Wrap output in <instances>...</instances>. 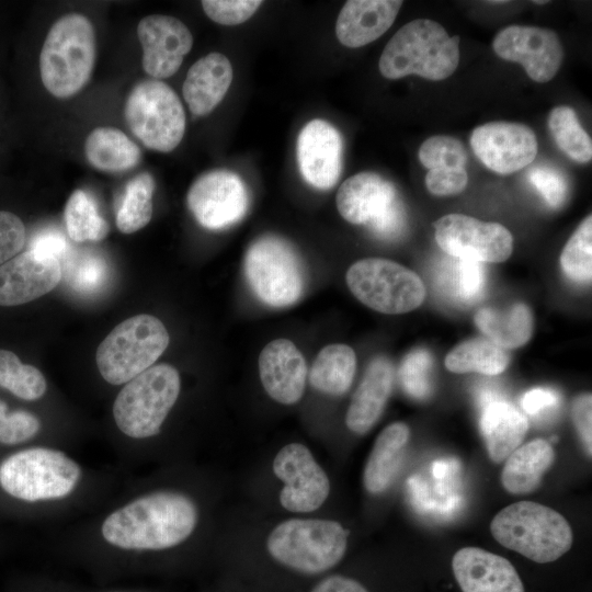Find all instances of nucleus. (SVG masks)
I'll use <instances>...</instances> for the list:
<instances>
[{"instance_id": "29", "label": "nucleus", "mask_w": 592, "mask_h": 592, "mask_svg": "<svg viewBox=\"0 0 592 592\" xmlns=\"http://www.w3.org/2000/svg\"><path fill=\"white\" fill-rule=\"evenodd\" d=\"M84 155L93 168L110 173L130 170L141 159L140 148L115 127L94 128L84 141Z\"/></svg>"}, {"instance_id": "42", "label": "nucleus", "mask_w": 592, "mask_h": 592, "mask_svg": "<svg viewBox=\"0 0 592 592\" xmlns=\"http://www.w3.org/2000/svg\"><path fill=\"white\" fill-rule=\"evenodd\" d=\"M528 181L553 208H559L569 196L566 174L551 164H537L530 169Z\"/></svg>"}, {"instance_id": "35", "label": "nucleus", "mask_w": 592, "mask_h": 592, "mask_svg": "<svg viewBox=\"0 0 592 592\" xmlns=\"http://www.w3.org/2000/svg\"><path fill=\"white\" fill-rule=\"evenodd\" d=\"M65 223L69 238L76 242L101 241L110 230L93 200L82 190H76L69 196L65 206Z\"/></svg>"}, {"instance_id": "5", "label": "nucleus", "mask_w": 592, "mask_h": 592, "mask_svg": "<svg viewBox=\"0 0 592 592\" xmlns=\"http://www.w3.org/2000/svg\"><path fill=\"white\" fill-rule=\"evenodd\" d=\"M490 531L499 544L538 563L557 560L573 540L571 526L560 513L533 501H517L500 510Z\"/></svg>"}, {"instance_id": "44", "label": "nucleus", "mask_w": 592, "mask_h": 592, "mask_svg": "<svg viewBox=\"0 0 592 592\" xmlns=\"http://www.w3.org/2000/svg\"><path fill=\"white\" fill-rule=\"evenodd\" d=\"M206 15L221 25H237L249 20L260 8V0H203Z\"/></svg>"}, {"instance_id": "7", "label": "nucleus", "mask_w": 592, "mask_h": 592, "mask_svg": "<svg viewBox=\"0 0 592 592\" xmlns=\"http://www.w3.org/2000/svg\"><path fill=\"white\" fill-rule=\"evenodd\" d=\"M169 340L161 320L147 314L133 316L100 343L95 354L98 369L107 383L126 384L153 365Z\"/></svg>"}, {"instance_id": "8", "label": "nucleus", "mask_w": 592, "mask_h": 592, "mask_svg": "<svg viewBox=\"0 0 592 592\" xmlns=\"http://www.w3.org/2000/svg\"><path fill=\"white\" fill-rule=\"evenodd\" d=\"M80 476V466L73 459L45 447L23 449L0 465L1 488L27 502L66 497L73 491Z\"/></svg>"}, {"instance_id": "51", "label": "nucleus", "mask_w": 592, "mask_h": 592, "mask_svg": "<svg viewBox=\"0 0 592 592\" xmlns=\"http://www.w3.org/2000/svg\"><path fill=\"white\" fill-rule=\"evenodd\" d=\"M558 395L548 388H534L522 398V407L528 414H538L557 405Z\"/></svg>"}, {"instance_id": "46", "label": "nucleus", "mask_w": 592, "mask_h": 592, "mask_svg": "<svg viewBox=\"0 0 592 592\" xmlns=\"http://www.w3.org/2000/svg\"><path fill=\"white\" fill-rule=\"evenodd\" d=\"M468 175L465 168H439L429 170L425 185L430 193L439 196L454 195L463 192Z\"/></svg>"}, {"instance_id": "32", "label": "nucleus", "mask_w": 592, "mask_h": 592, "mask_svg": "<svg viewBox=\"0 0 592 592\" xmlns=\"http://www.w3.org/2000/svg\"><path fill=\"white\" fill-rule=\"evenodd\" d=\"M509 362L506 350L481 338L459 343L445 357V366L453 373L474 372L489 376L502 373Z\"/></svg>"}, {"instance_id": "6", "label": "nucleus", "mask_w": 592, "mask_h": 592, "mask_svg": "<svg viewBox=\"0 0 592 592\" xmlns=\"http://www.w3.org/2000/svg\"><path fill=\"white\" fill-rule=\"evenodd\" d=\"M180 388V375L169 364L153 365L127 382L113 405V417L119 431L133 439L158 434Z\"/></svg>"}, {"instance_id": "41", "label": "nucleus", "mask_w": 592, "mask_h": 592, "mask_svg": "<svg viewBox=\"0 0 592 592\" xmlns=\"http://www.w3.org/2000/svg\"><path fill=\"white\" fill-rule=\"evenodd\" d=\"M420 162L429 170L439 168H465L466 149L460 140L452 136L436 135L422 143Z\"/></svg>"}, {"instance_id": "37", "label": "nucleus", "mask_w": 592, "mask_h": 592, "mask_svg": "<svg viewBox=\"0 0 592 592\" xmlns=\"http://www.w3.org/2000/svg\"><path fill=\"white\" fill-rule=\"evenodd\" d=\"M0 387L24 400L44 396L47 383L39 369L24 364L16 354L0 349Z\"/></svg>"}, {"instance_id": "40", "label": "nucleus", "mask_w": 592, "mask_h": 592, "mask_svg": "<svg viewBox=\"0 0 592 592\" xmlns=\"http://www.w3.org/2000/svg\"><path fill=\"white\" fill-rule=\"evenodd\" d=\"M432 356L424 349L411 351L402 361L399 378L403 390L412 398L423 400L432 392Z\"/></svg>"}, {"instance_id": "28", "label": "nucleus", "mask_w": 592, "mask_h": 592, "mask_svg": "<svg viewBox=\"0 0 592 592\" xmlns=\"http://www.w3.org/2000/svg\"><path fill=\"white\" fill-rule=\"evenodd\" d=\"M555 460V452L543 439L520 445L505 459L501 473L503 488L512 494H528L539 488Z\"/></svg>"}, {"instance_id": "10", "label": "nucleus", "mask_w": 592, "mask_h": 592, "mask_svg": "<svg viewBox=\"0 0 592 592\" xmlns=\"http://www.w3.org/2000/svg\"><path fill=\"white\" fill-rule=\"evenodd\" d=\"M352 294L367 307L384 314H405L425 298L421 277L410 269L382 258L356 261L346 272Z\"/></svg>"}, {"instance_id": "18", "label": "nucleus", "mask_w": 592, "mask_h": 592, "mask_svg": "<svg viewBox=\"0 0 592 592\" xmlns=\"http://www.w3.org/2000/svg\"><path fill=\"white\" fill-rule=\"evenodd\" d=\"M341 134L323 119H312L300 130L296 158L305 181L319 190L331 189L342 170Z\"/></svg>"}, {"instance_id": "34", "label": "nucleus", "mask_w": 592, "mask_h": 592, "mask_svg": "<svg viewBox=\"0 0 592 592\" xmlns=\"http://www.w3.org/2000/svg\"><path fill=\"white\" fill-rule=\"evenodd\" d=\"M485 270L481 262L453 258L437 272V284L448 297L459 303L479 298L485 287Z\"/></svg>"}, {"instance_id": "47", "label": "nucleus", "mask_w": 592, "mask_h": 592, "mask_svg": "<svg viewBox=\"0 0 592 592\" xmlns=\"http://www.w3.org/2000/svg\"><path fill=\"white\" fill-rule=\"evenodd\" d=\"M406 224V209L400 196H398L378 217L372 220L367 227L376 237L385 240H394L402 235Z\"/></svg>"}, {"instance_id": "13", "label": "nucleus", "mask_w": 592, "mask_h": 592, "mask_svg": "<svg viewBox=\"0 0 592 592\" xmlns=\"http://www.w3.org/2000/svg\"><path fill=\"white\" fill-rule=\"evenodd\" d=\"M187 206L207 229H223L240 221L249 207V193L241 178L229 170L200 175L190 186Z\"/></svg>"}, {"instance_id": "48", "label": "nucleus", "mask_w": 592, "mask_h": 592, "mask_svg": "<svg viewBox=\"0 0 592 592\" xmlns=\"http://www.w3.org/2000/svg\"><path fill=\"white\" fill-rule=\"evenodd\" d=\"M592 396L591 394H581L577 396L571 405V418L583 445L585 454L591 457L592 454Z\"/></svg>"}, {"instance_id": "33", "label": "nucleus", "mask_w": 592, "mask_h": 592, "mask_svg": "<svg viewBox=\"0 0 592 592\" xmlns=\"http://www.w3.org/2000/svg\"><path fill=\"white\" fill-rule=\"evenodd\" d=\"M155 186V180L149 172H141L127 183L116 210V226L121 232L133 234L150 221Z\"/></svg>"}, {"instance_id": "50", "label": "nucleus", "mask_w": 592, "mask_h": 592, "mask_svg": "<svg viewBox=\"0 0 592 592\" xmlns=\"http://www.w3.org/2000/svg\"><path fill=\"white\" fill-rule=\"evenodd\" d=\"M307 592H371L358 579L344 573H329L314 582Z\"/></svg>"}, {"instance_id": "27", "label": "nucleus", "mask_w": 592, "mask_h": 592, "mask_svg": "<svg viewBox=\"0 0 592 592\" xmlns=\"http://www.w3.org/2000/svg\"><path fill=\"white\" fill-rule=\"evenodd\" d=\"M409 437V426L403 422L391 423L378 434L363 473V483L369 493H383L392 485Z\"/></svg>"}, {"instance_id": "23", "label": "nucleus", "mask_w": 592, "mask_h": 592, "mask_svg": "<svg viewBox=\"0 0 592 592\" xmlns=\"http://www.w3.org/2000/svg\"><path fill=\"white\" fill-rule=\"evenodd\" d=\"M395 185L374 172H360L346 179L337 193L340 215L354 225H368L397 197Z\"/></svg>"}, {"instance_id": "2", "label": "nucleus", "mask_w": 592, "mask_h": 592, "mask_svg": "<svg viewBox=\"0 0 592 592\" xmlns=\"http://www.w3.org/2000/svg\"><path fill=\"white\" fill-rule=\"evenodd\" d=\"M348 535L335 521L291 519L272 530L266 549L272 560L286 572L322 578L343 559Z\"/></svg>"}, {"instance_id": "31", "label": "nucleus", "mask_w": 592, "mask_h": 592, "mask_svg": "<svg viewBox=\"0 0 592 592\" xmlns=\"http://www.w3.org/2000/svg\"><path fill=\"white\" fill-rule=\"evenodd\" d=\"M355 369L353 349L345 344H330L318 353L309 372V382L320 392L341 396L351 387Z\"/></svg>"}, {"instance_id": "30", "label": "nucleus", "mask_w": 592, "mask_h": 592, "mask_svg": "<svg viewBox=\"0 0 592 592\" xmlns=\"http://www.w3.org/2000/svg\"><path fill=\"white\" fill-rule=\"evenodd\" d=\"M475 323L490 341L504 350L522 346L534 330L533 315L522 303L506 309L480 308L475 315Z\"/></svg>"}, {"instance_id": "3", "label": "nucleus", "mask_w": 592, "mask_h": 592, "mask_svg": "<svg viewBox=\"0 0 592 592\" xmlns=\"http://www.w3.org/2000/svg\"><path fill=\"white\" fill-rule=\"evenodd\" d=\"M459 62V37L449 36L437 22L418 19L400 27L386 44L378 62L387 79L417 75L439 81L454 73Z\"/></svg>"}, {"instance_id": "49", "label": "nucleus", "mask_w": 592, "mask_h": 592, "mask_svg": "<svg viewBox=\"0 0 592 592\" xmlns=\"http://www.w3.org/2000/svg\"><path fill=\"white\" fill-rule=\"evenodd\" d=\"M29 250L37 254L56 259L60 265L71 254L70 244L58 231L45 230L31 241Z\"/></svg>"}, {"instance_id": "9", "label": "nucleus", "mask_w": 592, "mask_h": 592, "mask_svg": "<svg viewBox=\"0 0 592 592\" xmlns=\"http://www.w3.org/2000/svg\"><path fill=\"white\" fill-rule=\"evenodd\" d=\"M126 123L136 138L151 150L170 152L185 132V112L175 91L156 79L137 82L124 109Z\"/></svg>"}, {"instance_id": "17", "label": "nucleus", "mask_w": 592, "mask_h": 592, "mask_svg": "<svg viewBox=\"0 0 592 592\" xmlns=\"http://www.w3.org/2000/svg\"><path fill=\"white\" fill-rule=\"evenodd\" d=\"M137 36L143 47V68L156 80L173 76L193 46L187 26L170 15L145 16L137 25Z\"/></svg>"}, {"instance_id": "25", "label": "nucleus", "mask_w": 592, "mask_h": 592, "mask_svg": "<svg viewBox=\"0 0 592 592\" xmlns=\"http://www.w3.org/2000/svg\"><path fill=\"white\" fill-rule=\"evenodd\" d=\"M232 76L231 62L220 53H210L195 61L182 87L190 111L196 116L210 113L226 95Z\"/></svg>"}, {"instance_id": "45", "label": "nucleus", "mask_w": 592, "mask_h": 592, "mask_svg": "<svg viewBox=\"0 0 592 592\" xmlns=\"http://www.w3.org/2000/svg\"><path fill=\"white\" fill-rule=\"evenodd\" d=\"M22 220L10 212H0V265L18 255L25 242Z\"/></svg>"}, {"instance_id": "22", "label": "nucleus", "mask_w": 592, "mask_h": 592, "mask_svg": "<svg viewBox=\"0 0 592 592\" xmlns=\"http://www.w3.org/2000/svg\"><path fill=\"white\" fill-rule=\"evenodd\" d=\"M401 5L397 0L346 1L335 23L339 42L350 48L374 42L392 25Z\"/></svg>"}, {"instance_id": "24", "label": "nucleus", "mask_w": 592, "mask_h": 592, "mask_svg": "<svg viewBox=\"0 0 592 592\" xmlns=\"http://www.w3.org/2000/svg\"><path fill=\"white\" fill-rule=\"evenodd\" d=\"M480 431L489 458L500 464L523 442L528 421L512 403L487 392L481 396Z\"/></svg>"}, {"instance_id": "19", "label": "nucleus", "mask_w": 592, "mask_h": 592, "mask_svg": "<svg viewBox=\"0 0 592 592\" xmlns=\"http://www.w3.org/2000/svg\"><path fill=\"white\" fill-rule=\"evenodd\" d=\"M62 277L60 263L24 251L0 265V306H18L54 289Z\"/></svg>"}, {"instance_id": "11", "label": "nucleus", "mask_w": 592, "mask_h": 592, "mask_svg": "<svg viewBox=\"0 0 592 592\" xmlns=\"http://www.w3.org/2000/svg\"><path fill=\"white\" fill-rule=\"evenodd\" d=\"M244 273L255 295L273 307L296 303L304 291L301 261L294 247L278 236L264 235L250 244Z\"/></svg>"}, {"instance_id": "39", "label": "nucleus", "mask_w": 592, "mask_h": 592, "mask_svg": "<svg viewBox=\"0 0 592 592\" xmlns=\"http://www.w3.org/2000/svg\"><path fill=\"white\" fill-rule=\"evenodd\" d=\"M563 273L576 282H590L592 276V217L587 216L570 237L560 254Z\"/></svg>"}, {"instance_id": "16", "label": "nucleus", "mask_w": 592, "mask_h": 592, "mask_svg": "<svg viewBox=\"0 0 592 592\" xmlns=\"http://www.w3.org/2000/svg\"><path fill=\"white\" fill-rule=\"evenodd\" d=\"M470 146L477 158L499 174H511L525 168L537 153L535 133L524 124L504 121L476 127Z\"/></svg>"}, {"instance_id": "15", "label": "nucleus", "mask_w": 592, "mask_h": 592, "mask_svg": "<svg viewBox=\"0 0 592 592\" xmlns=\"http://www.w3.org/2000/svg\"><path fill=\"white\" fill-rule=\"evenodd\" d=\"M492 48L500 58L521 64L527 76L539 83L556 76L563 58L558 35L537 26H506L494 36Z\"/></svg>"}, {"instance_id": "14", "label": "nucleus", "mask_w": 592, "mask_h": 592, "mask_svg": "<svg viewBox=\"0 0 592 592\" xmlns=\"http://www.w3.org/2000/svg\"><path fill=\"white\" fill-rule=\"evenodd\" d=\"M275 476L284 482L280 502L284 509L308 513L319 509L330 492V481L307 446L291 443L273 460Z\"/></svg>"}, {"instance_id": "43", "label": "nucleus", "mask_w": 592, "mask_h": 592, "mask_svg": "<svg viewBox=\"0 0 592 592\" xmlns=\"http://www.w3.org/2000/svg\"><path fill=\"white\" fill-rule=\"evenodd\" d=\"M41 429L39 420L26 411L8 412L0 401V443L13 445L32 439Z\"/></svg>"}, {"instance_id": "21", "label": "nucleus", "mask_w": 592, "mask_h": 592, "mask_svg": "<svg viewBox=\"0 0 592 592\" xmlns=\"http://www.w3.org/2000/svg\"><path fill=\"white\" fill-rule=\"evenodd\" d=\"M259 373L263 388L275 401L294 405L301 399L307 365L292 341L275 339L267 343L259 356Z\"/></svg>"}, {"instance_id": "53", "label": "nucleus", "mask_w": 592, "mask_h": 592, "mask_svg": "<svg viewBox=\"0 0 592 592\" xmlns=\"http://www.w3.org/2000/svg\"><path fill=\"white\" fill-rule=\"evenodd\" d=\"M109 592H129V591H109Z\"/></svg>"}, {"instance_id": "52", "label": "nucleus", "mask_w": 592, "mask_h": 592, "mask_svg": "<svg viewBox=\"0 0 592 592\" xmlns=\"http://www.w3.org/2000/svg\"><path fill=\"white\" fill-rule=\"evenodd\" d=\"M535 3H538V4H544L546 3V1H534Z\"/></svg>"}, {"instance_id": "12", "label": "nucleus", "mask_w": 592, "mask_h": 592, "mask_svg": "<svg viewBox=\"0 0 592 592\" xmlns=\"http://www.w3.org/2000/svg\"><path fill=\"white\" fill-rule=\"evenodd\" d=\"M433 226L439 247L453 258L499 263L509 259L513 250L511 232L498 223L448 214Z\"/></svg>"}, {"instance_id": "1", "label": "nucleus", "mask_w": 592, "mask_h": 592, "mask_svg": "<svg viewBox=\"0 0 592 592\" xmlns=\"http://www.w3.org/2000/svg\"><path fill=\"white\" fill-rule=\"evenodd\" d=\"M198 514L195 503L175 491H156L112 512L102 523L103 538L125 550H163L193 533Z\"/></svg>"}, {"instance_id": "36", "label": "nucleus", "mask_w": 592, "mask_h": 592, "mask_svg": "<svg viewBox=\"0 0 592 592\" xmlns=\"http://www.w3.org/2000/svg\"><path fill=\"white\" fill-rule=\"evenodd\" d=\"M548 127L557 146L572 160L587 163L592 158L591 137L570 106H556L548 116Z\"/></svg>"}, {"instance_id": "20", "label": "nucleus", "mask_w": 592, "mask_h": 592, "mask_svg": "<svg viewBox=\"0 0 592 592\" xmlns=\"http://www.w3.org/2000/svg\"><path fill=\"white\" fill-rule=\"evenodd\" d=\"M463 592H525L514 566L504 557L478 547H464L452 559Z\"/></svg>"}, {"instance_id": "38", "label": "nucleus", "mask_w": 592, "mask_h": 592, "mask_svg": "<svg viewBox=\"0 0 592 592\" xmlns=\"http://www.w3.org/2000/svg\"><path fill=\"white\" fill-rule=\"evenodd\" d=\"M60 266L70 287L84 295L101 291L109 277L105 260L93 252H71Z\"/></svg>"}, {"instance_id": "26", "label": "nucleus", "mask_w": 592, "mask_h": 592, "mask_svg": "<svg viewBox=\"0 0 592 592\" xmlns=\"http://www.w3.org/2000/svg\"><path fill=\"white\" fill-rule=\"evenodd\" d=\"M394 384V368L385 357L367 366L349 406L345 423L350 431L365 434L380 418Z\"/></svg>"}, {"instance_id": "4", "label": "nucleus", "mask_w": 592, "mask_h": 592, "mask_svg": "<svg viewBox=\"0 0 592 592\" xmlns=\"http://www.w3.org/2000/svg\"><path fill=\"white\" fill-rule=\"evenodd\" d=\"M96 55L95 31L80 13L59 18L49 29L39 54L45 89L59 99L77 94L91 78Z\"/></svg>"}]
</instances>
